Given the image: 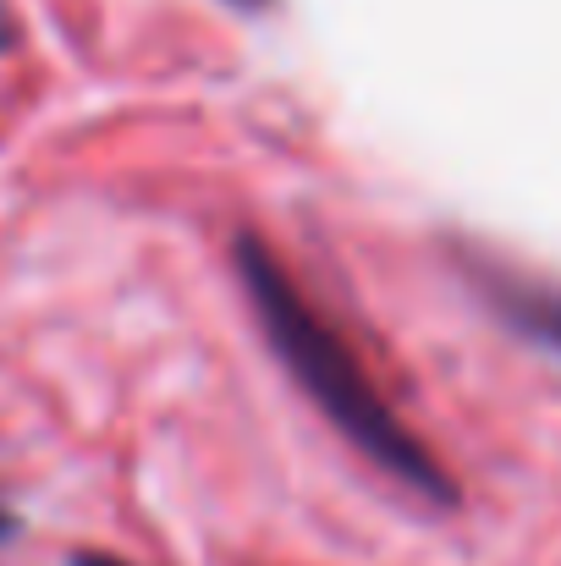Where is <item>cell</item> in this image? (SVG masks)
Returning <instances> with one entry per match:
<instances>
[{
	"instance_id": "4",
	"label": "cell",
	"mask_w": 561,
	"mask_h": 566,
	"mask_svg": "<svg viewBox=\"0 0 561 566\" xmlns=\"http://www.w3.org/2000/svg\"><path fill=\"white\" fill-rule=\"evenodd\" d=\"M11 528H17V523H11V517H6V512H0V539H6V534H11Z\"/></svg>"
},
{
	"instance_id": "3",
	"label": "cell",
	"mask_w": 561,
	"mask_h": 566,
	"mask_svg": "<svg viewBox=\"0 0 561 566\" xmlns=\"http://www.w3.org/2000/svg\"><path fill=\"white\" fill-rule=\"evenodd\" d=\"M72 566H127V562H116V556H100V551H83V556H72Z\"/></svg>"
},
{
	"instance_id": "2",
	"label": "cell",
	"mask_w": 561,
	"mask_h": 566,
	"mask_svg": "<svg viewBox=\"0 0 561 566\" xmlns=\"http://www.w3.org/2000/svg\"><path fill=\"white\" fill-rule=\"evenodd\" d=\"M485 297H490V308L512 331H523L540 347L561 353V286H546V281H529V275L501 270V275H485Z\"/></svg>"
},
{
	"instance_id": "1",
	"label": "cell",
	"mask_w": 561,
	"mask_h": 566,
	"mask_svg": "<svg viewBox=\"0 0 561 566\" xmlns=\"http://www.w3.org/2000/svg\"><path fill=\"white\" fill-rule=\"evenodd\" d=\"M231 259H237L242 292H248V303H253V314H259L270 347L281 353L287 375L320 401V412H325L370 462H380L385 473H396L407 490H418V495L451 506L457 490H451V479L440 473V462L429 457V446H424L413 429L396 423V412H391L385 396L374 390V379L364 375V364L353 358V347H347V342L320 319V308L292 286V275L276 264V253H270L259 237H237Z\"/></svg>"
}]
</instances>
